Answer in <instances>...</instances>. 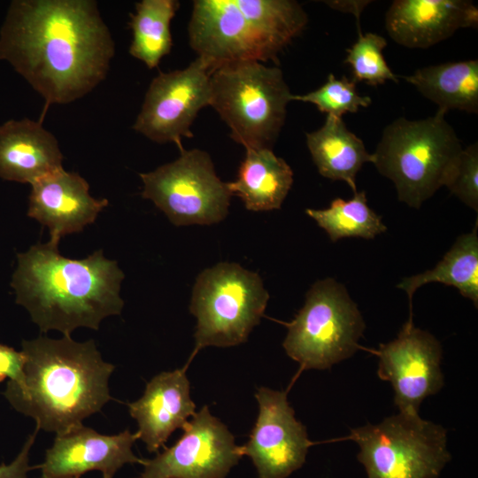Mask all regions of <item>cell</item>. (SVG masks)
<instances>
[{
  "instance_id": "4fadbf2b",
  "label": "cell",
  "mask_w": 478,
  "mask_h": 478,
  "mask_svg": "<svg viewBox=\"0 0 478 478\" xmlns=\"http://www.w3.org/2000/svg\"><path fill=\"white\" fill-rule=\"evenodd\" d=\"M377 355L378 376L391 383L398 412L419 414L422 401L443 386L442 346L432 334L415 328L412 318Z\"/></svg>"
},
{
  "instance_id": "277c9868",
  "label": "cell",
  "mask_w": 478,
  "mask_h": 478,
  "mask_svg": "<svg viewBox=\"0 0 478 478\" xmlns=\"http://www.w3.org/2000/svg\"><path fill=\"white\" fill-rule=\"evenodd\" d=\"M307 21L293 0H197L189 42L212 71L235 62H276Z\"/></svg>"
},
{
  "instance_id": "6da1fadb",
  "label": "cell",
  "mask_w": 478,
  "mask_h": 478,
  "mask_svg": "<svg viewBox=\"0 0 478 478\" xmlns=\"http://www.w3.org/2000/svg\"><path fill=\"white\" fill-rule=\"evenodd\" d=\"M115 44L92 0H15L0 30V60L50 105L89 93L109 71Z\"/></svg>"
},
{
  "instance_id": "f1b7e54d",
  "label": "cell",
  "mask_w": 478,
  "mask_h": 478,
  "mask_svg": "<svg viewBox=\"0 0 478 478\" xmlns=\"http://www.w3.org/2000/svg\"><path fill=\"white\" fill-rule=\"evenodd\" d=\"M26 356L24 352L0 343V382L6 378L19 383L23 378Z\"/></svg>"
},
{
  "instance_id": "2e32d148",
  "label": "cell",
  "mask_w": 478,
  "mask_h": 478,
  "mask_svg": "<svg viewBox=\"0 0 478 478\" xmlns=\"http://www.w3.org/2000/svg\"><path fill=\"white\" fill-rule=\"evenodd\" d=\"M27 215L46 226L50 242L58 244L66 235L80 232L93 223L108 205L107 199H96L89 186L77 173L64 168L31 184Z\"/></svg>"
},
{
  "instance_id": "e0dca14e",
  "label": "cell",
  "mask_w": 478,
  "mask_h": 478,
  "mask_svg": "<svg viewBox=\"0 0 478 478\" xmlns=\"http://www.w3.org/2000/svg\"><path fill=\"white\" fill-rule=\"evenodd\" d=\"M477 24L478 9L466 0H395L385 16L392 40L412 49L428 48Z\"/></svg>"
},
{
  "instance_id": "30bf717a",
  "label": "cell",
  "mask_w": 478,
  "mask_h": 478,
  "mask_svg": "<svg viewBox=\"0 0 478 478\" xmlns=\"http://www.w3.org/2000/svg\"><path fill=\"white\" fill-rule=\"evenodd\" d=\"M156 170L140 173L142 197L151 200L175 226L212 225L227 214L232 196L216 174L210 155L193 149Z\"/></svg>"
},
{
  "instance_id": "44dd1931",
  "label": "cell",
  "mask_w": 478,
  "mask_h": 478,
  "mask_svg": "<svg viewBox=\"0 0 478 478\" xmlns=\"http://www.w3.org/2000/svg\"><path fill=\"white\" fill-rule=\"evenodd\" d=\"M306 144L322 176L343 181L357 192L356 175L365 163H372L373 156L342 118L328 115L321 127L306 133Z\"/></svg>"
},
{
  "instance_id": "7a4b0ae2",
  "label": "cell",
  "mask_w": 478,
  "mask_h": 478,
  "mask_svg": "<svg viewBox=\"0 0 478 478\" xmlns=\"http://www.w3.org/2000/svg\"><path fill=\"white\" fill-rule=\"evenodd\" d=\"M17 257L11 283L16 302L27 308L41 332L54 329L70 335L80 327L96 330L104 318L120 313L124 274L102 251L71 259L49 241Z\"/></svg>"
},
{
  "instance_id": "4316f807",
  "label": "cell",
  "mask_w": 478,
  "mask_h": 478,
  "mask_svg": "<svg viewBox=\"0 0 478 478\" xmlns=\"http://www.w3.org/2000/svg\"><path fill=\"white\" fill-rule=\"evenodd\" d=\"M291 101L312 104L327 116L337 118L347 112H357L359 107H367L372 103L369 96L358 94L354 81L346 77L336 79L333 73L317 89L304 95H292Z\"/></svg>"
},
{
  "instance_id": "ac0fdd59",
  "label": "cell",
  "mask_w": 478,
  "mask_h": 478,
  "mask_svg": "<svg viewBox=\"0 0 478 478\" xmlns=\"http://www.w3.org/2000/svg\"><path fill=\"white\" fill-rule=\"evenodd\" d=\"M186 369L157 374L147 383L143 395L128 404L129 413L137 421L138 439L150 452H158L172 433L182 428L196 413Z\"/></svg>"
},
{
  "instance_id": "d4e9b609",
  "label": "cell",
  "mask_w": 478,
  "mask_h": 478,
  "mask_svg": "<svg viewBox=\"0 0 478 478\" xmlns=\"http://www.w3.org/2000/svg\"><path fill=\"white\" fill-rule=\"evenodd\" d=\"M328 235L332 242L344 237L373 239L387 230L382 219L366 203L364 191L356 192L350 200L335 198L326 209H306Z\"/></svg>"
},
{
  "instance_id": "8fae6325",
  "label": "cell",
  "mask_w": 478,
  "mask_h": 478,
  "mask_svg": "<svg viewBox=\"0 0 478 478\" xmlns=\"http://www.w3.org/2000/svg\"><path fill=\"white\" fill-rule=\"evenodd\" d=\"M209 65L197 58L187 67L159 73L150 82L134 130L150 140L174 143L183 149V137L191 138L190 127L199 111L210 105Z\"/></svg>"
},
{
  "instance_id": "ba28073f",
  "label": "cell",
  "mask_w": 478,
  "mask_h": 478,
  "mask_svg": "<svg viewBox=\"0 0 478 478\" xmlns=\"http://www.w3.org/2000/svg\"><path fill=\"white\" fill-rule=\"evenodd\" d=\"M282 343L302 369H328L351 357L366 325L346 288L332 278L317 281L304 306L287 324Z\"/></svg>"
},
{
  "instance_id": "d6986e66",
  "label": "cell",
  "mask_w": 478,
  "mask_h": 478,
  "mask_svg": "<svg viewBox=\"0 0 478 478\" xmlns=\"http://www.w3.org/2000/svg\"><path fill=\"white\" fill-rule=\"evenodd\" d=\"M63 155L56 137L29 119L0 126V177L30 185L62 169Z\"/></svg>"
},
{
  "instance_id": "9a60e30c",
  "label": "cell",
  "mask_w": 478,
  "mask_h": 478,
  "mask_svg": "<svg viewBox=\"0 0 478 478\" xmlns=\"http://www.w3.org/2000/svg\"><path fill=\"white\" fill-rule=\"evenodd\" d=\"M137 439V433L127 429L106 436L83 425L56 435L40 465L42 478H80L92 470L100 471L103 478H112L125 464H143L132 451Z\"/></svg>"
},
{
  "instance_id": "8992f818",
  "label": "cell",
  "mask_w": 478,
  "mask_h": 478,
  "mask_svg": "<svg viewBox=\"0 0 478 478\" xmlns=\"http://www.w3.org/2000/svg\"><path fill=\"white\" fill-rule=\"evenodd\" d=\"M291 96L277 66L243 61L211 73L210 105L229 127L232 139L245 149H272Z\"/></svg>"
},
{
  "instance_id": "83f0119b",
  "label": "cell",
  "mask_w": 478,
  "mask_h": 478,
  "mask_svg": "<svg viewBox=\"0 0 478 478\" xmlns=\"http://www.w3.org/2000/svg\"><path fill=\"white\" fill-rule=\"evenodd\" d=\"M445 186L465 204L478 211L477 143L461 150Z\"/></svg>"
},
{
  "instance_id": "5b68a950",
  "label": "cell",
  "mask_w": 478,
  "mask_h": 478,
  "mask_svg": "<svg viewBox=\"0 0 478 478\" xmlns=\"http://www.w3.org/2000/svg\"><path fill=\"white\" fill-rule=\"evenodd\" d=\"M446 112L419 120L398 118L382 132L372 163L393 181L399 201L419 209L445 186L463 150Z\"/></svg>"
},
{
  "instance_id": "cb8c5ba5",
  "label": "cell",
  "mask_w": 478,
  "mask_h": 478,
  "mask_svg": "<svg viewBox=\"0 0 478 478\" xmlns=\"http://www.w3.org/2000/svg\"><path fill=\"white\" fill-rule=\"evenodd\" d=\"M179 6L176 0H142L130 14L133 37L129 53L150 69L157 67L171 51L170 24Z\"/></svg>"
},
{
  "instance_id": "7402d4cb",
  "label": "cell",
  "mask_w": 478,
  "mask_h": 478,
  "mask_svg": "<svg viewBox=\"0 0 478 478\" xmlns=\"http://www.w3.org/2000/svg\"><path fill=\"white\" fill-rule=\"evenodd\" d=\"M426 98L447 112H478V61L465 60L430 66L401 76Z\"/></svg>"
},
{
  "instance_id": "603a6c76",
  "label": "cell",
  "mask_w": 478,
  "mask_h": 478,
  "mask_svg": "<svg viewBox=\"0 0 478 478\" xmlns=\"http://www.w3.org/2000/svg\"><path fill=\"white\" fill-rule=\"evenodd\" d=\"M474 229L459 236L443 259L431 270L404 278L397 288L405 290L411 303L417 289L428 282L453 286L459 293L478 305V235Z\"/></svg>"
},
{
  "instance_id": "1f68e13d",
  "label": "cell",
  "mask_w": 478,
  "mask_h": 478,
  "mask_svg": "<svg viewBox=\"0 0 478 478\" xmlns=\"http://www.w3.org/2000/svg\"><path fill=\"white\" fill-rule=\"evenodd\" d=\"M75 478H79V477H75Z\"/></svg>"
},
{
  "instance_id": "9c48e42d",
  "label": "cell",
  "mask_w": 478,
  "mask_h": 478,
  "mask_svg": "<svg viewBox=\"0 0 478 478\" xmlns=\"http://www.w3.org/2000/svg\"><path fill=\"white\" fill-rule=\"evenodd\" d=\"M367 478H439L451 459L446 429L419 414L398 412L351 432Z\"/></svg>"
},
{
  "instance_id": "7c38bea8",
  "label": "cell",
  "mask_w": 478,
  "mask_h": 478,
  "mask_svg": "<svg viewBox=\"0 0 478 478\" xmlns=\"http://www.w3.org/2000/svg\"><path fill=\"white\" fill-rule=\"evenodd\" d=\"M171 447L143 460L141 478H226L242 458L234 436L204 405Z\"/></svg>"
},
{
  "instance_id": "3957f363",
  "label": "cell",
  "mask_w": 478,
  "mask_h": 478,
  "mask_svg": "<svg viewBox=\"0 0 478 478\" xmlns=\"http://www.w3.org/2000/svg\"><path fill=\"white\" fill-rule=\"evenodd\" d=\"M22 351V381H9L4 395L18 412L33 418L39 430L69 431L111 399L108 382L114 366L103 360L93 340L39 336L24 340Z\"/></svg>"
},
{
  "instance_id": "52a82bcc",
  "label": "cell",
  "mask_w": 478,
  "mask_h": 478,
  "mask_svg": "<svg viewBox=\"0 0 478 478\" xmlns=\"http://www.w3.org/2000/svg\"><path fill=\"white\" fill-rule=\"evenodd\" d=\"M268 292L260 276L236 263L221 262L197 276L189 311L197 319L191 358L207 346L247 341L264 315Z\"/></svg>"
},
{
  "instance_id": "5bb4252c",
  "label": "cell",
  "mask_w": 478,
  "mask_h": 478,
  "mask_svg": "<svg viewBox=\"0 0 478 478\" xmlns=\"http://www.w3.org/2000/svg\"><path fill=\"white\" fill-rule=\"evenodd\" d=\"M255 397L258 415L241 454L251 459L258 478H287L305 462L311 446L306 428L296 419L286 392L260 387Z\"/></svg>"
},
{
  "instance_id": "484cf974",
  "label": "cell",
  "mask_w": 478,
  "mask_h": 478,
  "mask_svg": "<svg viewBox=\"0 0 478 478\" xmlns=\"http://www.w3.org/2000/svg\"><path fill=\"white\" fill-rule=\"evenodd\" d=\"M387 42L382 36L374 33L363 35L358 31L357 41L347 50L344 62L351 66L355 82L363 81L376 86L392 81L397 83L398 79L390 70L383 57V49Z\"/></svg>"
},
{
  "instance_id": "ffe728a7",
  "label": "cell",
  "mask_w": 478,
  "mask_h": 478,
  "mask_svg": "<svg viewBox=\"0 0 478 478\" xmlns=\"http://www.w3.org/2000/svg\"><path fill=\"white\" fill-rule=\"evenodd\" d=\"M245 150L236 179L227 182L232 196L250 211L280 209L293 183L291 167L270 148Z\"/></svg>"
},
{
  "instance_id": "f546056e",
  "label": "cell",
  "mask_w": 478,
  "mask_h": 478,
  "mask_svg": "<svg viewBox=\"0 0 478 478\" xmlns=\"http://www.w3.org/2000/svg\"><path fill=\"white\" fill-rule=\"evenodd\" d=\"M38 431L39 429L35 428V432L24 443L19 454L10 465L0 466V478H27V474L31 469L28 465V454Z\"/></svg>"
},
{
  "instance_id": "4dcf8cb0",
  "label": "cell",
  "mask_w": 478,
  "mask_h": 478,
  "mask_svg": "<svg viewBox=\"0 0 478 478\" xmlns=\"http://www.w3.org/2000/svg\"><path fill=\"white\" fill-rule=\"evenodd\" d=\"M325 3L332 9L352 13L357 19V27L358 31H360V14L370 1H326Z\"/></svg>"
}]
</instances>
